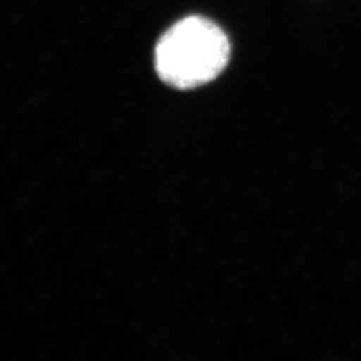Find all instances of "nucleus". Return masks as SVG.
<instances>
[{"label": "nucleus", "mask_w": 361, "mask_h": 361, "mask_svg": "<svg viewBox=\"0 0 361 361\" xmlns=\"http://www.w3.org/2000/svg\"><path fill=\"white\" fill-rule=\"evenodd\" d=\"M231 52L229 38L216 22L189 15L158 39L154 68L168 86L192 90L219 77L231 61Z\"/></svg>", "instance_id": "1"}]
</instances>
